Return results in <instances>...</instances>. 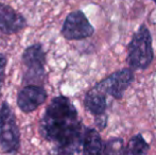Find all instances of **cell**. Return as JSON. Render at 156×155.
<instances>
[{
	"label": "cell",
	"mask_w": 156,
	"mask_h": 155,
	"mask_svg": "<svg viewBox=\"0 0 156 155\" xmlns=\"http://www.w3.org/2000/svg\"><path fill=\"white\" fill-rule=\"evenodd\" d=\"M85 130L74 104L63 95L50 101L39 121V134L45 140L54 143V149L76 154L82 149Z\"/></svg>",
	"instance_id": "cell-1"
},
{
	"label": "cell",
	"mask_w": 156,
	"mask_h": 155,
	"mask_svg": "<svg viewBox=\"0 0 156 155\" xmlns=\"http://www.w3.org/2000/svg\"><path fill=\"white\" fill-rule=\"evenodd\" d=\"M153 58L152 36L147 26L141 25L127 46V64L132 70H144L151 65Z\"/></svg>",
	"instance_id": "cell-2"
},
{
	"label": "cell",
	"mask_w": 156,
	"mask_h": 155,
	"mask_svg": "<svg viewBox=\"0 0 156 155\" xmlns=\"http://www.w3.org/2000/svg\"><path fill=\"white\" fill-rule=\"evenodd\" d=\"M25 66L21 82L26 85H41L46 80V52L41 43L27 47L21 55Z\"/></svg>",
	"instance_id": "cell-3"
},
{
	"label": "cell",
	"mask_w": 156,
	"mask_h": 155,
	"mask_svg": "<svg viewBox=\"0 0 156 155\" xmlns=\"http://www.w3.org/2000/svg\"><path fill=\"white\" fill-rule=\"evenodd\" d=\"M0 148L6 154H15L20 148V132L16 115L6 101L0 106Z\"/></svg>",
	"instance_id": "cell-4"
},
{
	"label": "cell",
	"mask_w": 156,
	"mask_h": 155,
	"mask_svg": "<svg viewBox=\"0 0 156 155\" xmlns=\"http://www.w3.org/2000/svg\"><path fill=\"white\" fill-rule=\"evenodd\" d=\"M61 33L67 41H83L93 36L94 28L82 11L76 10L66 16Z\"/></svg>",
	"instance_id": "cell-5"
},
{
	"label": "cell",
	"mask_w": 156,
	"mask_h": 155,
	"mask_svg": "<svg viewBox=\"0 0 156 155\" xmlns=\"http://www.w3.org/2000/svg\"><path fill=\"white\" fill-rule=\"evenodd\" d=\"M133 81L134 71L131 68H123L103 79L97 83V85L107 96H111L116 100H120L123 98L125 90L129 88Z\"/></svg>",
	"instance_id": "cell-6"
},
{
	"label": "cell",
	"mask_w": 156,
	"mask_h": 155,
	"mask_svg": "<svg viewBox=\"0 0 156 155\" xmlns=\"http://www.w3.org/2000/svg\"><path fill=\"white\" fill-rule=\"evenodd\" d=\"M47 100V91L41 85H25L17 93V106L29 114L36 111Z\"/></svg>",
	"instance_id": "cell-7"
},
{
	"label": "cell",
	"mask_w": 156,
	"mask_h": 155,
	"mask_svg": "<svg viewBox=\"0 0 156 155\" xmlns=\"http://www.w3.org/2000/svg\"><path fill=\"white\" fill-rule=\"evenodd\" d=\"M28 26V21L23 14L18 13L11 5L0 2V32L12 35L23 31Z\"/></svg>",
	"instance_id": "cell-8"
},
{
	"label": "cell",
	"mask_w": 156,
	"mask_h": 155,
	"mask_svg": "<svg viewBox=\"0 0 156 155\" xmlns=\"http://www.w3.org/2000/svg\"><path fill=\"white\" fill-rule=\"evenodd\" d=\"M106 97V93L96 84L85 93L84 106L86 111H88L91 115H94V118L106 116L105 114L107 107Z\"/></svg>",
	"instance_id": "cell-9"
},
{
	"label": "cell",
	"mask_w": 156,
	"mask_h": 155,
	"mask_svg": "<svg viewBox=\"0 0 156 155\" xmlns=\"http://www.w3.org/2000/svg\"><path fill=\"white\" fill-rule=\"evenodd\" d=\"M104 143L96 129L86 128L83 138V155H103Z\"/></svg>",
	"instance_id": "cell-10"
},
{
	"label": "cell",
	"mask_w": 156,
	"mask_h": 155,
	"mask_svg": "<svg viewBox=\"0 0 156 155\" xmlns=\"http://www.w3.org/2000/svg\"><path fill=\"white\" fill-rule=\"evenodd\" d=\"M149 143L144 140L141 134L134 135L127 143L123 155H147L149 152Z\"/></svg>",
	"instance_id": "cell-11"
},
{
	"label": "cell",
	"mask_w": 156,
	"mask_h": 155,
	"mask_svg": "<svg viewBox=\"0 0 156 155\" xmlns=\"http://www.w3.org/2000/svg\"><path fill=\"white\" fill-rule=\"evenodd\" d=\"M123 151V139L115 137L108 139L104 143L103 155H121Z\"/></svg>",
	"instance_id": "cell-12"
},
{
	"label": "cell",
	"mask_w": 156,
	"mask_h": 155,
	"mask_svg": "<svg viewBox=\"0 0 156 155\" xmlns=\"http://www.w3.org/2000/svg\"><path fill=\"white\" fill-rule=\"evenodd\" d=\"M8 64L6 55L3 53H0V98H1V90L3 87V83L5 80V68Z\"/></svg>",
	"instance_id": "cell-13"
},
{
	"label": "cell",
	"mask_w": 156,
	"mask_h": 155,
	"mask_svg": "<svg viewBox=\"0 0 156 155\" xmlns=\"http://www.w3.org/2000/svg\"><path fill=\"white\" fill-rule=\"evenodd\" d=\"M50 155H76V153H71V152H67V151H62V150H58L54 149L51 151Z\"/></svg>",
	"instance_id": "cell-14"
},
{
	"label": "cell",
	"mask_w": 156,
	"mask_h": 155,
	"mask_svg": "<svg viewBox=\"0 0 156 155\" xmlns=\"http://www.w3.org/2000/svg\"><path fill=\"white\" fill-rule=\"evenodd\" d=\"M152 1H153V2H154V3L156 4V0H152Z\"/></svg>",
	"instance_id": "cell-15"
}]
</instances>
